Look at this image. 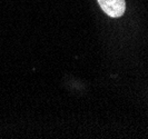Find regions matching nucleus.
I'll return each mask as SVG.
<instances>
[{"mask_svg":"<svg viewBox=\"0 0 148 139\" xmlns=\"http://www.w3.org/2000/svg\"><path fill=\"white\" fill-rule=\"evenodd\" d=\"M98 3L103 11L111 18H119L125 14V0H98Z\"/></svg>","mask_w":148,"mask_h":139,"instance_id":"obj_1","label":"nucleus"}]
</instances>
